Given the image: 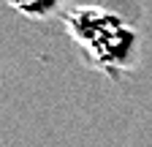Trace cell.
<instances>
[{"label": "cell", "instance_id": "1", "mask_svg": "<svg viewBox=\"0 0 152 147\" xmlns=\"http://www.w3.org/2000/svg\"><path fill=\"white\" fill-rule=\"evenodd\" d=\"M65 30L82 49L84 60L120 79L139 60V33L120 14L101 6H76L65 11Z\"/></svg>", "mask_w": 152, "mask_h": 147}, {"label": "cell", "instance_id": "2", "mask_svg": "<svg viewBox=\"0 0 152 147\" xmlns=\"http://www.w3.org/2000/svg\"><path fill=\"white\" fill-rule=\"evenodd\" d=\"M6 3L16 14L27 16V19H46V16H52L63 8L65 0H6Z\"/></svg>", "mask_w": 152, "mask_h": 147}]
</instances>
